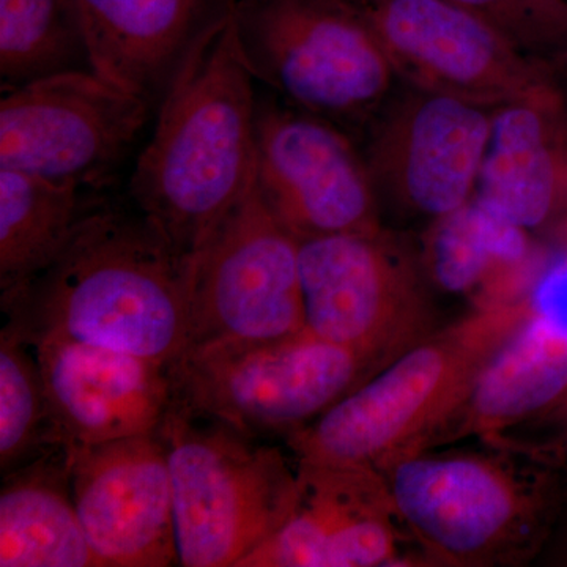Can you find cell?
<instances>
[{
    "instance_id": "cell-1",
    "label": "cell",
    "mask_w": 567,
    "mask_h": 567,
    "mask_svg": "<svg viewBox=\"0 0 567 567\" xmlns=\"http://www.w3.org/2000/svg\"><path fill=\"white\" fill-rule=\"evenodd\" d=\"M252 81L227 6L186 51L134 167L137 213L189 262L256 177Z\"/></svg>"
},
{
    "instance_id": "cell-2",
    "label": "cell",
    "mask_w": 567,
    "mask_h": 567,
    "mask_svg": "<svg viewBox=\"0 0 567 567\" xmlns=\"http://www.w3.org/2000/svg\"><path fill=\"white\" fill-rule=\"evenodd\" d=\"M189 278L192 262L141 213L95 203L2 309L29 344L71 339L169 365L188 346Z\"/></svg>"
},
{
    "instance_id": "cell-3",
    "label": "cell",
    "mask_w": 567,
    "mask_h": 567,
    "mask_svg": "<svg viewBox=\"0 0 567 567\" xmlns=\"http://www.w3.org/2000/svg\"><path fill=\"white\" fill-rule=\"evenodd\" d=\"M380 472L424 566L537 561L567 486V472L484 440L406 454Z\"/></svg>"
},
{
    "instance_id": "cell-4",
    "label": "cell",
    "mask_w": 567,
    "mask_h": 567,
    "mask_svg": "<svg viewBox=\"0 0 567 567\" xmlns=\"http://www.w3.org/2000/svg\"><path fill=\"white\" fill-rule=\"evenodd\" d=\"M529 315L528 293L440 327L287 436L295 461L385 468L416 453Z\"/></svg>"
},
{
    "instance_id": "cell-5",
    "label": "cell",
    "mask_w": 567,
    "mask_h": 567,
    "mask_svg": "<svg viewBox=\"0 0 567 567\" xmlns=\"http://www.w3.org/2000/svg\"><path fill=\"white\" fill-rule=\"evenodd\" d=\"M159 435L173 481L178 561L240 567L286 524L297 495V466L229 425L173 401Z\"/></svg>"
},
{
    "instance_id": "cell-6",
    "label": "cell",
    "mask_w": 567,
    "mask_h": 567,
    "mask_svg": "<svg viewBox=\"0 0 567 567\" xmlns=\"http://www.w3.org/2000/svg\"><path fill=\"white\" fill-rule=\"evenodd\" d=\"M364 354L311 331L193 346L169 364L173 401L256 439L295 434L377 374Z\"/></svg>"
},
{
    "instance_id": "cell-7",
    "label": "cell",
    "mask_w": 567,
    "mask_h": 567,
    "mask_svg": "<svg viewBox=\"0 0 567 567\" xmlns=\"http://www.w3.org/2000/svg\"><path fill=\"white\" fill-rule=\"evenodd\" d=\"M254 80L297 110L357 121L385 100L395 76L354 0H227Z\"/></svg>"
},
{
    "instance_id": "cell-8",
    "label": "cell",
    "mask_w": 567,
    "mask_h": 567,
    "mask_svg": "<svg viewBox=\"0 0 567 567\" xmlns=\"http://www.w3.org/2000/svg\"><path fill=\"white\" fill-rule=\"evenodd\" d=\"M306 330L379 371L439 330L429 278L385 229L300 241Z\"/></svg>"
},
{
    "instance_id": "cell-9",
    "label": "cell",
    "mask_w": 567,
    "mask_h": 567,
    "mask_svg": "<svg viewBox=\"0 0 567 567\" xmlns=\"http://www.w3.org/2000/svg\"><path fill=\"white\" fill-rule=\"evenodd\" d=\"M300 244L265 205L256 177L192 260L188 347L305 330Z\"/></svg>"
},
{
    "instance_id": "cell-10",
    "label": "cell",
    "mask_w": 567,
    "mask_h": 567,
    "mask_svg": "<svg viewBox=\"0 0 567 567\" xmlns=\"http://www.w3.org/2000/svg\"><path fill=\"white\" fill-rule=\"evenodd\" d=\"M148 107L92 70L11 89L0 102V167L84 192L102 188L132 151Z\"/></svg>"
},
{
    "instance_id": "cell-11",
    "label": "cell",
    "mask_w": 567,
    "mask_h": 567,
    "mask_svg": "<svg viewBox=\"0 0 567 567\" xmlns=\"http://www.w3.org/2000/svg\"><path fill=\"white\" fill-rule=\"evenodd\" d=\"M395 76L421 91L498 107L563 96L555 70L450 0H354Z\"/></svg>"
},
{
    "instance_id": "cell-12",
    "label": "cell",
    "mask_w": 567,
    "mask_h": 567,
    "mask_svg": "<svg viewBox=\"0 0 567 567\" xmlns=\"http://www.w3.org/2000/svg\"><path fill=\"white\" fill-rule=\"evenodd\" d=\"M256 185L298 244L382 229L365 156L334 122L319 115L257 106Z\"/></svg>"
},
{
    "instance_id": "cell-13",
    "label": "cell",
    "mask_w": 567,
    "mask_h": 567,
    "mask_svg": "<svg viewBox=\"0 0 567 567\" xmlns=\"http://www.w3.org/2000/svg\"><path fill=\"white\" fill-rule=\"evenodd\" d=\"M495 110L415 87L395 100L377 122L365 155L380 203L431 221L468 204Z\"/></svg>"
},
{
    "instance_id": "cell-14",
    "label": "cell",
    "mask_w": 567,
    "mask_h": 567,
    "mask_svg": "<svg viewBox=\"0 0 567 567\" xmlns=\"http://www.w3.org/2000/svg\"><path fill=\"white\" fill-rule=\"evenodd\" d=\"M380 566H424L383 473L297 461L292 513L240 567Z\"/></svg>"
},
{
    "instance_id": "cell-15",
    "label": "cell",
    "mask_w": 567,
    "mask_h": 567,
    "mask_svg": "<svg viewBox=\"0 0 567 567\" xmlns=\"http://www.w3.org/2000/svg\"><path fill=\"white\" fill-rule=\"evenodd\" d=\"M66 462L74 505L102 567L181 565L162 435L69 445Z\"/></svg>"
},
{
    "instance_id": "cell-16",
    "label": "cell",
    "mask_w": 567,
    "mask_h": 567,
    "mask_svg": "<svg viewBox=\"0 0 567 567\" xmlns=\"http://www.w3.org/2000/svg\"><path fill=\"white\" fill-rule=\"evenodd\" d=\"M31 346L58 445L159 434L173 404L169 365L71 339Z\"/></svg>"
},
{
    "instance_id": "cell-17",
    "label": "cell",
    "mask_w": 567,
    "mask_h": 567,
    "mask_svg": "<svg viewBox=\"0 0 567 567\" xmlns=\"http://www.w3.org/2000/svg\"><path fill=\"white\" fill-rule=\"evenodd\" d=\"M475 199L525 233L567 215V118L563 96L503 104Z\"/></svg>"
},
{
    "instance_id": "cell-18",
    "label": "cell",
    "mask_w": 567,
    "mask_h": 567,
    "mask_svg": "<svg viewBox=\"0 0 567 567\" xmlns=\"http://www.w3.org/2000/svg\"><path fill=\"white\" fill-rule=\"evenodd\" d=\"M91 70L152 103L196 37L218 17L210 0H73ZM227 7V6H226Z\"/></svg>"
},
{
    "instance_id": "cell-19",
    "label": "cell",
    "mask_w": 567,
    "mask_h": 567,
    "mask_svg": "<svg viewBox=\"0 0 567 567\" xmlns=\"http://www.w3.org/2000/svg\"><path fill=\"white\" fill-rule=\"evenodd\" d=\"M566 385L567 331L529 308L524 324L416 453L492 439L554 401Z\"/></svg>"
},
{
    "instance_id": "cell-20",
    "label": "cell",
    "mask_w": 567,
    "mask_h": 567,
    "mask_svg": "<svg viewBox=\"0 0 567 567\" xmlns=\"http://www.w3.org/2000/svg\"><path fill=\"white\" fill-rule=\"evenodd\" d=\"M421 260L429 281L447 293L473 298L476 308L525 297L546 264L528 233L475 197L431 223Z\"/></svg>"
},
{
    "instance_id": "cell-21",
    "label": "cell",
    "mask_w": 567,
    "mask_h": 567,
    "mask_svg": "<svg viewBox=\"0 0 567 567\" xmlns=\"http://www.w3.org/2000/svg\"><path fill=\"white\" fill-rule=\"evenodd\" d=\"M0 566L102 567L71 494L66 446L52 445L3 475Z\"/></svg>"
},
{
    "instance_id": "cell-22",
    "label": "cell",
    "mask_w": 567,
    "mask_h": 567,
    "mask_svg": "<svg viewBox=\"0 0 567 567\" xmlns=\"http://www.w3.org/2000/svg\"><path fill=\"white\" fill-rule=\"evenodd\" d=\"M84 189L0 167V290L21 292L62 252L82 216Z\"/></svg>"
},
{
    "instance_id": "cell-23",
    "label": "cell",
    "mask_w": 567,
    "mask_h": 567,
    "mask_svg": "<svg viewBox=\"0 0 567 567\" xmlns=\"http://www.w3.org/2000/svg\"><path fill=\"white\" fill-rule=\"evenodd\" d=\"M71 70H91L73 0H0L3 92Z\"/></svg>"
},
{
    "instance_id": "cell-24",
    "label": "cell",
    "mask_w": 567,
    "mask_h": 567,
    "mask_svg": "<svg viewBox=\"0 0 567 567\" xmlns=\"http://www.w3.org/2000/svg\"><path fill=\"white\" fill-rule=\"evenodd\" d=\"M58 445L33 347L6 323L0 334V470L20 468Z\"/></svg>"
},
{
    "instance_id": "cell-25",
    "label": "cell",
    "mask_w": 567,
    "mask_h": 567,
    "mask_svg": "<svg viewBox=\"0 0 567 567\" xmlns=\"http://www.w3.org/2000/svg\"><path fill=\"white\" fill-rule=\"evenodd\" d=\"M503 33L518 51L557 71L567 66V0H450Z\"/></svg>"
},
{
    "instance_id": "cell-26",
    "label": "cell",
    "mask_w": 567,
    "mask_h": 567,
    "mask_svg": "<svg viewBox=\"0 0 567 567\" xmlns=\"http://www.w3.org/2000/svg\"><path fill=\"white\" fill-rule=\"evenodd\" d=\"M487 440L567 472V385L532 416Z\"/></svg>"
},
{
    "instance_id": "cell-27",
    "label": "cell",
    "mask_w": 567,
    "mask_h": 567,
    "mask_svg": "<svg viewBox=\"0 0 567 567\" xmlns=\"http://www.w3.org/2000/svg\"><path fill=\"white\" fill-rule=\"evenodd\" d=\"M537 561H543V565L547 566L567 567V486L557 524Z\"/></svg>"
}]
</instances>
